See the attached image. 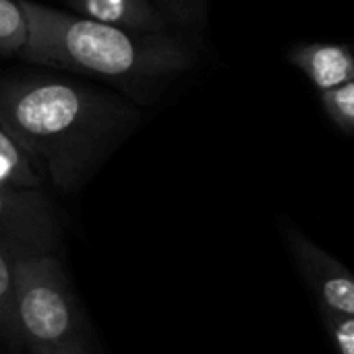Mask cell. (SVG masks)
I'll return each mask as SVG.
<instances>
[{"label":"cell","mask_w":354,"mask_h":354,"mask_svg":"<svg viewBox=\"0 0 354 354\" xmlns=\"http://www.w3.org/2000/svg\"><path fill=\"white\" fill-rule=\"evenodd\" d=\"M137 122V112L89 87L29 79L0 87V124L35 168L73 191Z\"/></svg>","instance_id":"obj_1"},{"label":"cell","mask_w":354,"mask_h":354,"mask_svg":"<svg viewBox=\"0 0 354 354\" xmlns=\"http://www.w3.org/2000/svg\"><path fill=\"white\" fill-rule=\"evenodd\" d=\"M27 19L21 54L33 62L116 81H151L187 71L195 56L166 33H139L19 0Z\"/></svg>","instance_id":"obj_2"},{"label":"cell","mask_w":354,"mask_h":354,"mask_svg":"<svg viewBox=\"0 0 354 354\" xmlns=\"http://www.w3.org/2000/svg\"><path fill=\"white\" fill-rule=\"evenodd\" d=\"M17 332L31 354H91L83 311L54 255L17 261Z\"/></svg>","instance_id":"obj_3"},{"label":"cell","mask_w":354,"mask_h":354,"mask_svg":"<svg viewBox=\"0 0 354 354\" xmlns=\"http://www.w3.org/2000/svg\"><path fill=\"white\" fill-rule=\"evenodd\" d=\"M60 226L37 187L0 183V247L17 261L54 255Z\"/></svg>","instance_id":"obj_4"},{"label":"cell","mask_w":354,"mask_h":354,"mask_svg":"<svg viewBox=\"0 0 354 354\" xmlns=\"http://www.w3.org/2000/svg\"><path fill=\"white\" fill-rule=\"evenodd\" d=\"M286 247L292 261L319 303V309L334 315L354 317V274L336 257L317 247L297 228H284Z\"/></svg>","instance_id":"obj_5"},{"label":"cell","mask_w":354,"mask_h":354,"mask_svg":"<svg viewBox=\"0 0 354 354\" xmlns=\"http://www.w3.org/2000/svg\"><path fill=\"white\" fill-rule=\"evenodd\" d=\"M66 6L85 19L139 31L166 33L168 17L151 0H64Z\"/></svg>","instance_id":"obj_6"},{"label":"cell","mask_w":354,"mask_h":354,"mask_svg":"<svg viewBox=\"0 0 354 354\" xmlns=\"http://www.w3.org/2000/svg\"><path fill=\"white\" fill-rule=\"evenodd\" d=\"M288 58L319 91L354 81V52L346 44H301L290 50Z\"/></svg>","instance_id":"obj_7"},{"label":"cell","mask_w":354,"mask_h":354,"mask_svg":"<svg viewBox=\"0 0 354 354\" xmlns=\"http://www.w3.org/2000/svg\"><path fill=\"white\" fill-rule=\"evenodd\" d=\"M39 170L21 145L0 124V183L17 187H39Z\"/></svg>","instance_id":"obj_8"},{"label":"cell","mask_w":354,"mask_h":354,"mask_svg":"<svg viewBox=\"0 0 354 354\" xmlns=\"http://www.w3.org/2000/svg\"><path fill=\"white\" fill-rule=\"evenodd\" d=\"M0 334L19 344L17 332V259L0 247Z\"/></svg>","instance_id":"obj_9"},{"label":"cell","mask_w":354,"mask_h":354,"mask_svg":"<svg viewBox=\"0 0 354 354\" xmlns=\"http://www.w3.org/2000/svg\"><path fill=\"white\" fill-rule=\"evenodd\" d=\"M27 44V19L19 0H0V54L21 52Z\"/></svg>","instance_id":"obj_10"},{"label":"cell","mask_w":354,"mask_h":354,"mask_svg":"<svg viewBox=\"0 0 354 354\" xmlns=\"http://www.w3.org/2000/svg\"><path fill=\"white\" fill-rule=\"evenodd\" d=\"M322 102L328 116L340 129L354 133V81L330 91H322Z\"/></svg>","instance_id":"obj_11"},{"label":"cell","mask_w":354,"mask_h":354,"mask_svg":"<svg viewBox=\"0 0 354 354\" xmlns=\"http://www.w3.org/2000/svg\"><path fill=\"white\" fill-rule=\"evenodd\" d=\"M168 19L178 23H197L203 19L205 0H151Z\"/></svg>","instance_id":"obj_12"}]
</instances>
